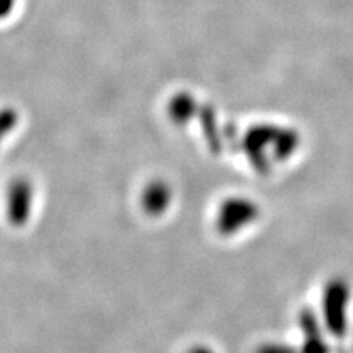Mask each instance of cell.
<instances>
[{
  "instance_id": "obj_3",
  "label": "cell",
  "mask_w": 353,
  "mask_h": 353,
  "mask_svg": "<svg viewBox=\"0 0 353 353\" xmlns=\"http://www.w3.org/2000/svg\"><path fill=\"white\" fill-rule=\"evenodd\" d=\"M34 189L27 179H17L8 187L6 193V218L12 227L27 225L34 205Z\"/></svg>"
},
{
  "instance_id": "obj_1",
  "label": "cell",
  "mask_w": 353,
  "mask_h": 353,
  "mask_svg": "<svg viewBox=\"0 0 353 353\" xmlns=\"http://www.w3.org/2000/svg\"><path fill=\"white\" fill-rule=\"evenodd\" d=\"M350 287L343 279H331L323 292V324L336 339H343L349 327Z\"/></svg>"
},
{
  "instance_id": "obj_5",
  "label": "cell",
  "mask_w": 353,
  "mask_h": 353,
  "mask_svg": "<svg viewBox=\"0 0 353 353\" xmlns=\"http://www.w3.org/2000/svg\"><path fill=\"white\" fill-rule=\"evenodd\" d=\"M172 202V190L168 183L157 180L146 185L141 194V208L149 216L158 218L168 211Z\"/></svg>"
},
{
  "instance_id": "obj_9",
  "label": "cell",
  "mask_w": 353,
  "mask_h": 353,
  "mask_svg": "<svg viewBox=\"0 0 353 353\" xmlns=\"http://www.w3.org/2000/svg\"><path fill=\"white\" fill-rule=\"evenodd\" d=\"M187 353H215V352H214L211 347L203 346V345H199V346L192 347Z\"/></svg>"
},
{
  "instance_id": "obj_8",
  "label": "cell",
  "mask_w": 353,
  "mask_h": 353,
  "mask_svg": "<svg viewBox=\"0 0 353 353\" xmlns=\"http://www.w3.org/2000/svg\"><path fill=\"white\" fill-rule=\"evenodd\" d=\"M15 6V0H0V18H5L10 14Z\"/></svg>"
},
{
  "instance_id": "obj_6",
  "label": "cell",
  "mask_w": 353,
  "mask_h": 353,
  "mask_svg": "<svg viewBox=\"0 0 353 353\" xmlns=\"http://www.w3.org/2000/svg\"><path fill=\"white\" fill-rule=\"evenodd\" d=\"M18 124V115L14 109H3L0 110V143L12 132Z\"/></svg>"
},
{
  "instance_id": "obj_4",
  "label": "cell",
  "mask_w": 353,
  "mask_h": 353,
  "mask_svg": "<svg viewBox=\"0 0 353 353\" xmlns=\"http://www.w3.org/2000/svg\"><path fill=\"white\" fill-rule=\"evenodd\" d=\"M302 345L299 353H330V346L316 314L311 307H303L299 314Z\"/></svg>"
},
{
  "instance_id": "obj_2",
  "label": "cell",
  "mask_w": 353,
  "mask_h": 353,
  "mask_svg": "<svg viewBox=\"0 0 353 353\" xmlns=\"http://www.w3.org/2000/svg\"><path fill=\"white\" fill-rule=\"evenodd\" d=\"M259 218V208L245 197H230L221 203L216 215V230L221 236H234L250 227Z\"/></svg>"
},
{
  "instance_id": "obj_7",
  "label": "cell",
  "mask_w": 353,
  "mask_h": 353,
  "mask_svg": "<svg viewBox=\"0 0 353 353\" xmlns=\"http://www.w3.org/2000/svg\"><path fill=\"white\" fill-rule=\"evenodd\" d=\"M255 353H299V349L285 343H279V341H270V343L261 345Z\"/></svg>"
}]
</instances>
